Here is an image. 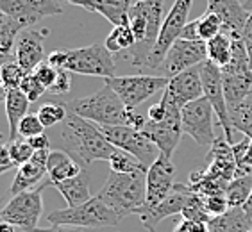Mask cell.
<instances>
[{
  "instance_id": "cell-1",
  "label": "cell",
  "mask_w": 252,
  "mask_h": 232,
  "mask_svg": "<svg viewBox=\"0 0 252 232\" xmlns=\"http://www.w3.org/2000/svg\"><path fill=\"white\" fill-rule=\"evenodd\" d=\"M59 150L66 152L81 168L88 170L95 161H109L117 146L102 134L93 121L68 111V116L58 129Z\"/></svg>"
},
{
  "instance_id": "cell-2",
  "label": "cell",
  "mask_w": 252,
  "mask_h": 232,
  "mask_svg": "<svg viewBox=\"0 0 252 232\" xmlns=\"http://www.w3.org/2000/svg\"><path fill=\"white\" fill-rule=\"evenodd\" d=\"M165 0H138L129 11V25L136 45L131 49V64L145 66L147 59L159 38L165 22Z\"/></svg>"
},
{
  "instance_id": "cell-3",
  "label": "cell",
  "mask_w": 252,
  "mask_h": 232,
  "mask_svg": "<svg viewBox=\"0 0 252 232\" xmlns=\"http://www.w3.org/2000/svg\"><path fill=\"white\" fill-rule=\"evenodd\" d=\"M97 197H100L122 218L138 214L147 203V172L115 174L111 172Z\"/></svg>"
},
{
  "instance_id": "cell-4",
  "label": "cell",
  "mask_w": 252,
  "mask_h": 232,
  "mask_svg": "<svg viewBox=\"0 0 252 232\" xmlns=\"http://www.w3.org/2000/svg\"><path fill=\"white\" fill-rule=\"evenodd\" d=\"M64 104L68 111L97 125H127L129 120V109L107 84H104L97 93L90 97L73 98Z\"/></svg>"
},
{
  "instance_id": "cell-5",
  "label": "cell",
  "mask_w": 252,
  "mask_h": 232,
  "mask_svg": "<svg viewBox=\"0 0 252 232\" xmlns=\"http://www.w3.org/2000/svg\"><path fill=\"white\" fill-rule=\"evenodd\" d=\"M50 225L61 227H77V229H100L115 227L122 222V216L107 205L100 197H92L88 202L77 207L56 209L49 213Z\"/></svg>"
},
{
  "instance_id": "cell-6",
  "label": "cell",
  "mask_w": 252,
  "mask_h": 232,
  "mask_svg": "<svg viewBox=\"0 0 252 232\" xmlns=\"http://www.w3.org/2000/svg\"><path fill=\"white\" fill-rule=\"evenodd\" d=\"M49 184L50 180L47 179L43 184H39L36 188L13 195L9 202L0 207L2 220L13 223L15 227L22 229V231L38 227L39 218L43 214V189Z\"/></svg>"
},
{
  "instance_id": "cell-7",
  "label": "cell",
  "mask_w": 252,
  "mask_h": 232,
  "mask_svg": "<svg viewBox=\"0 0 252 232\" xmlns=\"http://www.w3.org/2000/svg\"><path fill=\"white\" fill-rule=\"evenodd\" d=\"M63 70L79 73V75L109 79L115 77L117 64H115L113 54L106 49V45L95 43L90 47L66 50V63Z\"/></svg>"
},
{
  "instance_id": "cell-8",
  "label": "cell",
  "mask_w": 252,
  "mask_h": 232,
  "mask_svg": "<svg viewBox=\"0 0 252 232\" xmlns=\"http://www.w3.org/2000/svg\"><path fill=\"white\" fill-rule=\"evenodd\" d=\"M191 5H193V0H175L172 4V7L165 16L163 27H161L159 38L156 41L149 59H147V68H152V70H159L161 68L170 47L181 38V32L185 29V25L188 24Z\"/></svg>"
},
{
  "instance_id": "cell-9",
  "label": "cell",
  "mask_w": 252,
  "mask_h": 232,
  "mask_svg": "<svg viewBox=\"0 0 252 232\" xmlns=\"http://www.w3.org/2000/svg\"><path fill=\"white\" fill-rule=\"evenodd\" d=\"M104 84H107L117 93L127 109H136L140 104L154 97L158 91L165 89L168 79L154 77V75H129V77L115 75V77L104 79Z\"/></svg>"
},
{
  "instance_id": "cell-10",
  "label": "cell",
  "mask_w": 252,
  "mask_h": 232,
  "mask_svg": "<svg viewBox=\"0 0 252 232\" xmlns=\"http://www.w3.org/2000/svg\"><path fill=\"white\" fill-rule=\"evenodd\" d=\"M98 127H100L102 134L106 136L113 145L117 146V148H122L126 150V152H129V154H132L147 170L151 168V165L158 159V155L161 154L159 148L143 132L136 131L132 127L129 125H98Z\"/></svg>"
},
{
  "instance_id": "cell-11",
  "label": "cell",
  "mask_w": 252,
  "mask_h": 232,
  "mask_svg": "<svg viewBox=\"0 0 252 232\" xmlns=\"http://www.w3.org/2000/svg\"><path fill=\"white\" fill-rule=\"evenodd\" d=\"M200 68V79H202V89L204 97L213 107L215 115L219 118V125L223 129L225 140L233 143V123H231V116H229V107L223 95V81H222V68L217 66L211 61H204L199 64Z\"/></svg>"
},
{
  "instance_id": "cell-12",
  "label": "cell",
  "mask_w": 252,
  "mask_h": 232,
  "mask_svg": "<svg viewBox=\"0 0 252 232\" xmlns=\"http://www.w3.org/2000/svg\"><path fill=\"white\" fill-rule=\"evenodd\" d=\"M215 111L208 98L202 97L199 100H193L186 104L181 109V121H183V131L200 146H211L217 136L213 132V118Z\"/></svg>"
},
{
  "instance_id": "cell-13",
  "label": "cell",
  "mask_w": 252,
  "mask_h": 232,
  "mask_svg": "<svg viewBox=\"0 0 252 232\" xmlns=\"http://www.w3.org/2000/svg\"><path fill=\"white\" fill-rule=\"evenodd\" d=\"M163 102V100H159ZM168 111L166 116L159 121H151L147 120L145 127H143V134L149 138V140L154 143L159 152L166 157H172L175 152V148L179 146L181 138L185 134L183 131V121H181V109L179 107L172 106V104H166L163 102Z\"/></svg>"
},
{
  "instance_id": "cell-14",
  "label": "cell",
  "mask_w": 252,
  "mask_h": 232,
  "mask_svg": "<svg viewBox=\"0 0 252 232\" xmlns=\"http://www.w3.org/2000/svg\"><path fill=\"white\" fill-rule=\"evenodd\" d=\"M206 59H208L206 41H189V39L179 38L170 47L159 70L163 72V77L172 79L175 75H179L181 72L199 66Z\"/></svg>"
},
{
  "instance_id": "cell-15",
  "label": "cell",
  "mask_w": 252,
  "mask_h": 232,
  "mask_svg": "<svg viewBox=\"0 0 252 232\" xmlns=\"http://www.w3.org/2000/svg\"><path fill=\"white\" fill-rule=\"evenodd\" d=\"M202 97H204V89H202V79H200V68L193 66L189 68V70H186V72H181L175 77L168 79V84L163 89L161 100L183 109L186 104L199 100Z\"/></svg>"
},
{
  "instance_id": "cell-16",
  "label": "cell",
  "mask_w": 252,
  "mask_h": 232,
  "mask_svg": "<svg viewBox=\"0 0 252 232\" xmlns=\"http://www.w3.org/2000/svg\"><path fill=\"white\" fill-rule=\"evenodd\" d=\"M191 193H193V191L188 188V184H175L174 191H172L163 202H159L158 205H152V207L145 205V207L138 213L141 225L149 232H156L158 225H159L165 218L175 216V214H183Z\"/></svg>"
},
{
  "instance_id": "cell-17",
  "label": "cell",
  "mask_w": 252,
  "mask_h": 232,
  "mask_svg": "<svg viewBox=\"0 0 252 232\" xmlns=\"http://www.w3.org/2000/svg\"><path fill=\"white\" fill-rule=\"evenodd\" d=\"M0 11L31 27L43 18L61 15L63 5L61 0H2Z\"/></svg>"
},
{
  "instance_id": "cell-18",
  "label": "cell",
  "mask_w": 252,
  "mask_h": 232,
  "mask_svg": "<svg viewBox=\"0 0 252 232\" xmlns=\"http://www.w3.org/2000/svg\"><path fill=\"white\" fill-rule=\"evenodd\" d=\"M174 175L175 166L172 163V157L159 154L158 159L147 170V203L149 207L158 205L159 202L168 197L174 191Z\"/></svg>"
},
{
  "instance_id": "cell-19",
  "label": "cell",
  "mask_w": 252,
  "mask_h": 232,
  "mask_svg": "<svg viewBox=\"0 0 252 232\" xmlns=\"http://www.w3.org/2000/svg\"><path fill=\"white\" fill-rule=\"evenodd\" d=\"M49 30H34L27 27L22 30L15 45V59L27 73H32L41 63H45V39Z\"/></svg>"
},
{
  "instance_id": "cell-20",
  "label": "cell",
  "mask_w": 252,
  "mask_h": 232,
  "mask_svg": "<svg viewBox=\"0 0 252 232\" xmlns=\"http://www.w3.org/2000/svg\"><path fill=\"white\" fill-rule=\"evenodd\" d=\"M206 11L215 13L222 22V32L229 38H243V27L249 18V11L240 0H208Z\"/></svg>"
},
{
  "instance_id": "cell-21",
  "label": "cell",
  "mask_w": 252,
  "mask_h": 232,
  "mask_svg": "<svg viewBox=\"0 0 252 232\" xmlns=\"http://www.w3.org/2000/svg\"><path fill=\"white\" fill-rule=\"evenodd\" d=\"M208 161V172L219 179L231 182L236 175V159L233 154V143H229L223 136H219L213 141V145L209 146V152L206 155Z\"/></svg>"
},
{
  "instance_id": "cell-22",
  "label": "cell",
  "mask_w": 252,
  "mask_h": 232,
  "mask_svg": "<svg viewBox=\"0 0 252 232\" xmlns=\"http://www.w3.org/2000/svg\"><path fill=\"white\" fill-rule=\"evenodd\" d=\"M50 150H38L34 152L32 159L27 161L25 165L18 166L16 170V175L11 184L9 193L11 195H18L22 191H27V189H32L36 186H39L41 179L47 175V161H49Z\"/></svg>"
},
{
  "instance_id": "cell-23",
  "label": "cell",
  "mask_w": 252,
  "mask_h": 232,
  "mask_svg": "<svg viewBox=\"0 0 252 232\" xmlns=\"http://www.w3.org/2000/svg\"><path fill=\"white\" fill-rule=\"evenodd\" d=\"M54 188L63 195L68 207H77V205H81V203L88 202V200L92 199V184H90L88 170H83L81 174L72 177V179L54 184Z\"/></svg>"
},
{
  "instance_id": "cell-24",
  "label": "cell",
  "mask_w": 252,
  "mask_h": 232,
  "mask_svg": "<svg viewBox=\"0 0 252 232\" xmlns=\"http://www.w3.org/2000/svg\"><path fill=\"white\" fill-rule=\"evenodd\" d=\"M132 4V0H86L84 9L98 13L117 27L129 24V11Z\"/></svg>"
},
{
  "instance_id": "cell-25",
  "label": "cell",
  "mask_w": 252,
  "mask_h": 232,
  "mask_svg": "<svg viewBox=\"0 0 252 232\" xmlns=\"http://www.w3.org/2000/svg\"><path fill=\"white\" fill-rule=\"evenodd\" d=\"M84 168L75 163V161L63 152V150H50L49 161H47V177L50 180V186L58 182H63L66 179H72L79 175Z\"/></svg>"
},
{
  "instance_id": "cell-26",
  "label": "cell",
  "mask_w": 252,
  "mask_h": 232,
  "mask_svg": "<svg viewBox=\"0 0 252 232\" xmlns=\"http://www.w3.org/2000/svg\"><path fill=\"white\" fill-rule=\"evenodd\" d=\"M29 104L31 100L25 97V93L22 89H9L7 91V97L4 100L5 106V116H7V125H9V141L16 140L18 138V125L24 116L29 115Z\"/></svg>"
},
{
  "instance_id": "cell-27",
  "label": "cell",
  "mask_w": 252,
  "mask_h": 232,
  "mask_svg": "<svg viewBox=\"0 0 252 232\" xmlns=\"http://www.w3.org/2000/svg\"><path fill=\"white\" fill-rule=\"evenodd\" d=\"M252 222L245 214L243 207L229 209L222 216H215L208 222L209 232H247Z\"/></svg>"
},
{
  "instance_id": "cell-28",
  "label": "cell",
  "mask_w": 252,
  "mask_h": 232,
  "mask_svg": "<svg viewBox=\"0 0 252 232\" xmlns=\"http://www.w3.org/2000/svg\"><path fill=\"white\" fill-rule=\"evenodd\" d=\"M27 29L20 20L0 11V56H15V45L20 32Z\"/></svg>"
},
{
  "instance_id": "cell-29",
  "label": "cell",
  "mask_w": 252,
  "mask_h": 232,
  "mask_svg": "<svg viewBox=\"0 0 252 232\" xmlns=\"http://www.w3.org/2000/svg\"><path fill=\"white\" fill-rule=\"evenodd\" d=\"M206 50H208V61L223 68L225 64H229L231 56H233V38H229L223 32L219 34L206 41Z\"/></svg>"
},
{
  "instance_id": "cell-30",
  "label": "cell",
  "mask_w": 252,
  "mask_h": 232,
  "mask_svg": "<svg viewBox=\"0 0 252 232\" xmlns=\"http://www.w3.org/2000/svg\"><path fill=\"white\" fill-rule=\"evenodd\" d=\"M252 191V175H243V177H234L225 188V199H227L229 207H243L247 203Z\"/></svg>"
},
{
  "instance_id": "cell-31",
  "label": "cell",
  "mask_w": 252,
  "mask_h": 232,
  "mask_svg": "<svg viewBox=\"0 0 252 232\" xmlns=\"http://www.w3.org/2000/svg\"><path fill=\"white\" fill-rule=\"evenodd\" d=\"M229 116H231V123H233L234 131L243 132V136L252 140V93L238 106L231 107Z\"/></svg>"
},
{
  "instance_id": "cell-32",
  "label": "cell",
  "mask_w": 252,
  "mask_h": 232,
  "mask_svg": "<svg viewBox=\"0 0 252 232\" xmlns=\"http://www.w3.org/2000/svg\"><path fill=\"white\" fill-rule=\"evenodd\" d=\"M106 49L111 54H117L120 50H131L136 45L134 32H132L131 25H117L115 29L111 30V34L106 38Z\"/></svg>"
},
{
  "instance_id": "cell-33",
  "label": "cell",
  "mask_w": 252,
  "mask_h": 232,
  "mask_svg": "<svg viewBox=\"0 0 252 232\" xmlns=\"http://www.w3.org/2000/svg\"><path fill=\"white\" fill-rule=\"evenodd\" d=\"M107 163H109L111 172H115V174H134V172H141V170L147 172L145 166L141 165L134 155L126 152V150H122V148L115 150Z\"/></svg>"
},
{
  "instance_id": "cell-34",
  "label": "cell",
  "mask_w": 252,
  "mask_h": 232,
  "mask_svg": "<svg viewBox=\"0 0 252 232\" xmlns=\"http://www.w3.org/2000/svg\"><path fill=\"white\" fill-rule=\"evenodd\" d=\"M36 115L45 125V129H50V127L63 123L64 118L68 116V107L66 104H59V102H45Z\"/></svg>"
},
{
  "instance_id": "cell-35",
  "label": "cell",
  "mask_w": 252,
  "mask_h": 232,
  "mask_svg": "<svg viewBox=\"0 0 252 232\" xmlns=\"http://www.w3.org/2000/svg\"><path fill=\"white\" fill-rule=\"evenodd\" d=\"M25 75H27V72L16 63L15 58L9 59V61H5V63L0 66V83H2V86H4L7 91H9V89H18V87L22 86V83H24Z\"/></svg>"
},
{
  "instance_id": "cell-36",
  "label": "cell",
  "mask_w": 252,
  "mask_h": 232,
  "mask_svg": "<svg viewBox=\"0 0 252 232\" xmlns=\"http://www.w3.org/2000/svg\"><path fill=\"white\" fill-rule=\"evenodd\" d=\"M197 32H199L200 41H209L211 38L222 34V22L215 13L206 11L197 18Z\"/></svg>"
},
{
  "instance_id": "cell-37",
  "label": "cell",
  "mask_w": 252,
  "mask_h": 232,
  "mask_svg": "<svg viewBox=\"0 0 252 232\" xmlns=\"http://www.w3.org/2000/svg\"><path fill=\"white\" fill-rule=\"evenodd\" d=\"M9 148H11V157H13V163L16 165V168L32 159L34 152H36L25 138H16V140L9 141Z\"/></svg>"
},
{
  "instance_id": "cell-38",
  "label": "cell",
  "mask_w": 252,
  "mask_h": 232,
  "mask_svg": "<svg viewBox=\"0 0 252 232\" xmlns=\"http://www.w3.org/2000/svg\"><path fill=\"white\" fill-rule=\"evenodd\" d=\"M183 218H188V220H197V222H206L208 223L211 220L208 213H206V207H204V200L200 195L191 193L188 199V203H186L185 211L181 214Z\"/></svg>"
},
{
  "instance_id": "cell-39",
  "label": "cell",
  "mask_w": 252,
  "mask_h": 232,
  "mask_svg": "<svg viewBox=\"0 0 252 232\" xmlns=\"http://www.w3.org/2000/svg\"><path fill=\"white\" fill-rule=\"evenodd\" d=\"M45 131V125L41 123V120L38 118V115H27L22 118L18 125V138H25V140H29V138H34V136L38 134H43Z\"/></svg>"
},
{
  "instance_id": "cell-40",
  "label": "cell",
  "mask_w": 252,
  "mask_h": 232,
  "mask_svg": "<svg viewBox=\"0 0 252 232\" xmlns=\"http://www.w3.org/2000/svg\"><path fill=\"white\" fill-rule=\"evenodd\" d=\"M204 200V207H206V213L211 218L215 216H222L229 211V203L227 199H225V193L220 195H209V197H202Z\"/></svg>"
},
{
  "instance_id": "cell-41",
  "label": "cell",
  "mask_w": 252,
  "mask_h": 232,
  "mask_svg": "<svg viewBox=\"0 0 252 232\" xmlns=\"http://www.w3.org/2000/svg\"><path fill=\"white\" fill-rule=\"evenodd\" d=\"M20 89L25 93V97L29 98L31 102H38L39 98H41V95L47 91V87L39 83L38 77H36L34 73H27V75H25L24 83H22Z\"/></svg>"
},
{
  "instance_id": "cell-42",
  "label": "cell",
  "mask_w": 252,
  "mask_h": 232,
  "mask_svg": "<svg viewBox=\"0 0 252 232\" xmlns=\"http://www.w3.org/2000/svg\"><path fill=\"white\" fill-rule=\"evenodd\" d=\"M72 89V72L68 70H59L58 77L54 81V84L49 87L50 95H56V97H63L68 91Z\"/></svg>"
},
{
  "instance_id": "cell-43",
  "label": "cell",
  "mask_w": 252,
  "mask_h": 232,
  "mask_svg": "<svg viewBox=\"0 0 252 232\" xmlns=\"http://www.w3.org/2000/svg\"><path fill=\"white\" fill-rule=\"evenodd\" d=\"M58 72H59L58 68H54L52 64L45 61V63L39 64V66L36 68V70H34L32 73L36 75V77H38L39 83H41L45 87H47V91H49V87L52 86L54 81H56V77H58Z\"/></svg>"
},
{
  "instance_id": "cell-44",
  "label": "cell",
  "mask_w": 252,
  "mask_h": 232,
  "mask_svg": "<svg viewBox=\"0 0 252 232\" xmlns=\"http://www.w3.org/2000/svg\"><path fill=\"white\" fill-rule=\"evenodd\" d=\"M174 232H209V227L206 222H197V220H188V218H181Z\"/></svg>"
},
{
  "instance_id": "cell-45",
  "label": "cell",
  "mask_w": 252,
  "mask_h": 232,
  "mask_svg": "<svg viewBox=\"0 0 252 232\" xmlns=\"http://www.w3.org/2000/svg\"><path fill=\"white\" fill-rule=\"evenodd\" d=\"M243 175H252V141H251V146H249L245 157L238 163L236 175H234V177H243Z\"/></svg>"
},
{
  "instance_id": "cell-46",
  "label": "cell",
  "mask_w": 252,
  "mask_h": 232,
  "mask_svg": "<svg viewBox=\"0 0 252 232\" xmlns=\"http://www.w3.org/2000/svg\"><path fill=\"white\" fill-rule=\"evenodd\" d=\"M251 138H243L240 143H234L233 145V154H234V159H236V165L240 163V161L245 157V154H247V150H249V146H251Z\"/></svg>"
},
{
  "instance_id": "cell-47",
  "label": "cell",
  "mask_w": 252,
  "mask_h": 232,
  "mask_svg": "<svg viewBox=\"0 0 252 232\" xmlns=\"http://www.w3.org/2000/svg\"><path fill=\"white\" fill-rule=\"evenodd\" d=\"M0 166H5V168L9 170H13L16 166L13 163V157H11L9 143H0Z\"/></svg>"
},
{
  "instance_id": "cell-48",
  "label": "cell",
  "mask_w": 252,
  "mask_h": 232,
  "mask_svg": "<svg viewBox=\"0 0 252 232\" xmlns=\"http://www.w3.org/2000/svg\"><path fill=\"white\" fill-rule=\"evenodd\" d=\"M31 143V146H32L34 150H36V152H38V150H50L49 146H50V138L47 134H38V136H34V138H29V140H27Z\"/></svg>"
},
{
  "instance_id": "cell-49",
  "label": "cell",
  "mask_w": 252,
  "mask_h": 232,
  "mask_svg": "<svg viewBox=\"0 0 252 232\" xmlns=\"http://www.w3.org/2000/svg\"><path fill=\"white\" fill-rule=\"evenodd\" d=\"M47 63H50L54 68H58V70H63L64 63H66V50H56V52H52L47 58Z\"/></svg>"
},
{
  "instance_id": "cell-50",
  "label": "cell",
  "mask_w": 252,
  "mask_h": 232,
  "mask_svg": "<svg viewBox=\"0 0 252 232\" xmlns=\"http://www.w3.org/2000/svg\"><path fill=\"white\" fill-rule=\"evenodd\" d=\"M181 38L189 39V41H200L199 32H197V20L188 22V24L185 25V29H183V32H181Z\"/></svg>"
},
{
  "instance_id": "cell-51",
  "label": "cell",
  "mask_w": 252,
  "mask_h": 232,
  "mask_svg": "<svg viewBox=\"0 0 252 232\" xmlns=\"http://www.w3.org/2000/svg\"><path fill=\"white\" fill-rule=\"evenodd\" d=\"M22 232H84L83 229H77V227H61V225H52L49 229H39V227H34L29 229V231H22Z\"/></svg>"
},
{
  "instance_id": "cell-52",
  "label": "cell",
  "mask_w": 252,
  "mask_h": 232,
  "mask_svg": "<svg viewBox=\"0 0 252 232\" xmlns=\"http://www.w3.org/2000/svg\"><path fill=\"white\" fill-rule=\"evenodd\" d=\"M243 39L245 43H252V13H249V18L245 22V27H243Z\"/></svg>"
},
{
  "instance_id": "cell-53",
  "label": "cell",
  "mask_w": 252,
  "mask_h": 232,
  "mask_svg": "<svg viewBox=\"0 0 252 232\" xmlns=\"http://www.w3.org/2000/svg\"><path fill=\"white\" fill-rule=\"evenodd\" d=\"M243 211H245V214L249 216V220L252 222V191H251V197H249L247 203L243 205Z\"/></svg>"
},
{
  "instance_id": "cell-54",
  "label": "cell",
  "mask_w": 252,
  "mask_h": 232,
  "mask_svg": "<svg viewBox=\"0 0 252 232\" xmlns=\"http://www.w3.org/2000/svg\"><path fill=\"white\" fill-rule=\"evenodd\" d=\"M64 2H68V4H72V5H79V7H84V2H86V0H64Z\"/></svg>"
},
{
  "instance_id": "cell-55",
  "label": "cell",
  "mask_w": 252,
  "mask_h": 232,
  "mask_svg": "<svg viewBox=\"0 0 252 232\" xmlns=\"http://www.w3.org/2000/svg\"><path fill=\"white\" fill-rule=\"evenodd\" d=\"M243 5H245V9H247L249 13H252V0H245V2H243Z\"/></svg>"
},
{
  "instance_id": "cell-56",
  "label": "cell",
  "mask_w": 252,
  "mask_h": 232,
  "mask_svg": "<svg viewBox=\"0 0 252 232\" xmlns=\"http://www.w3.org/2000/svg\"><path fill=\"white\" fill-rule=\"evenodd\" d=\"M247 52H249V61H251V68H252V43H247Z\"/></svg>"
},
{
  "instance_id": "cell-57",
  "label": "cell",
  "mask_w": 252,
  "mask_h": 232,
  "mask_svg": "<svg viewBox=\"0 0 252 232\" xmlns=\"http://www.w3.org/2000/svg\"><path fill=\"white\" fill-rule=\"evenodd\" d=\"M5 172H9V168H5V166H0V175L5 174Z\"/></svg>"
},
{
  "instance_id": "cell-58",
  "label": "cell",
  "mask_w": 252,
  "mask_h": 232,
  "mask_svg": "<svg viewBox=\"0 0 252 232\" xmlns=\"http://www.w3.org/2000/svg\"><path fill=\"white\" fill-rule=\"evenodd\" d=\"M5 140H9V138H7V136H4L2 132H0V143H2V141H5Z\"/></svg>"
},
{
  "instance_id": "cell-59",
  "label": "cell",
  "mask_w": 252,
  "mask_h": 232,
  "mask_svg": "<svg viewBox=\"0 0 252 232\" xmlns=\"http://www.w3.org/2000/svg\"><path fill=\"white\" fill-rule=\"evenodd\" d=\"M247 232H252V225H251V229H249V231Z\"/></svg>"
},
{
  "instance_id": "cell-60",
  "label": "cell",
  "mask_w": 252,
  "mask_h": 232,
  "mask_svg": "<svg viewBox=\"0 0 252 232\" xmlns=\"http://www.w3.org/2000/svg\"><path fill=\"white\" fill-rule=\"evenodd\" d=\"M0 4H2V0H0Z\"/></svg>"
},
{
  "instance_id": "cell-61",
  "label": "cell",
  "mask_w": 252,
  "mask_h": 232,
  "mask_svg": "<svg viewBox=\"0 0 252 232\" xmlns=\"http://www.w3.org/2000/svg\"><path fill=\"white\" fill-rule=\"evenodd\" d=\"M0 220H2V216H0Z\"/></svg>"
}]
</instances>
